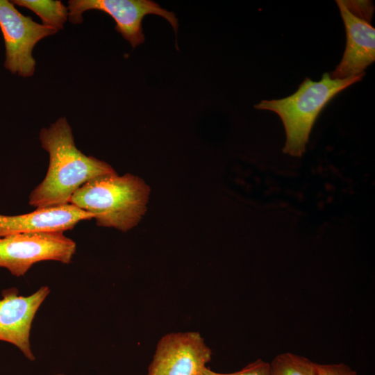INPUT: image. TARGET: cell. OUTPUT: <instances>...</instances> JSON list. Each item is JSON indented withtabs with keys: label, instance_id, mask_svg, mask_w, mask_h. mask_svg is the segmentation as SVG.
Wrapping results in <instances>:
<instances>
[{
	"label": "cell",
	"instance_id": "1",
	"mask_svg": "<svg viewBox=\"0 0 375 375\" xmlns=\"http://www.w3.org/2000/svg\"><path fill=\"white\" fill-rule=\"evenodd\" d=\"M39 138L49 153V164L44 178L29 195L28 203L36 209L68 204L75 191L88 181L115 173L109 164L78 149L65 117L42 128Z\"/></svg>",
	"mask_w": 375,
	"mask_h": 375
},
{
	"label": "cell",
	"instance_id": "2",
	"mask_svg": "<svg viewBox=\"0 0 375 375\" xmlns=\"http://www.w3.org/2000/svg\"><path fill=\"white\" fill-rule=\"evenodd\" d=\"M149 194L148 186L138 176L115 172L81 185L69 203L91 213L97 226L127 231L144 214Z\"/></svg>",
	"mask_w": 375,
	"mask_h": 375
},
{
	"label": "cell",
	"instance_id": "3",
	"mask_svg": "<svg viewBox=\"0 0 375 375\" xmlns=\"http://www.w3.org/2000/svg\"><path fill=\"white\" fill-rule=\"evenodd\" d=\"M363 76L333 79L328 73H324L319 81L306 78L293 94L281 99L263 100L255 108L273 111L281 117L286 133L283 152L301 157L306 151L313 124L324 107L338 93L361 81Z\"/></svg>",
	"mask_w": 375,
	"mask_h": 375
},
{
	"label": "cell",
	"instance_id": "4",
	"mask_svg": "<svg viewBox=\"0 0 375 375\" xmlns=\"http://www.w3.org/2000/svg\"><path fill=\"white\" fill-rule=\"evenodd\" d=\"M76 244L62 232L19 233L0 238V267L16 277L39 262H71Z\"/></svg>",
	"mask_w": 375,
	"mask_h": 375
},
{
	"label": "cell",
	"instance_id": "5",
	"mask_svg": "<svg viewBox=\"0 0 375 375\" xmlns=\"http://www.w3.org/2000/svg\"><path fill=\"white\" fill-rule=\"evenodd\" d=\"M344 22L347 44L343 57L331 78L345 79L365 75L375 60V30L371 25L374 5L370 1L337 0Z\"/></svg>",
	"mask_w": 375,
	"mask_h": 375
},
{
	"label": "cell",
	"instance_id": "6",
	"mask_svg": "<svg viewBox=\"0 0 375 375\" xmlns=\"http://www.w3.org/2000/svg\"><path fill=\"white\" fill-rule=\"evenodd\" d=\"M0 29L6 48L4 67L22 77L34 74L36 62L32 52L35 44L58 32L24 15L7 0H0Z\"/></svg>",
	"mask_w": 375,
	"mask_h": 375
},
{
	"label": "cell",
	"instance_id": "7",
	"mask_svg": "<svg viewBox=\"0 0 375 375\" xmlns=\"http://www.w3.org/2000/svg\"><path fill=\"white\" fill-rule=\"evenodd\" d=\"M68 19L73 24L83 22V13L98 10L109 15L115 22V30L134 48L144 41L142 22L147 15L154 14L165 18L174 31L178 20L172 12L162 8L150 0H70Z\"/></svg>",
	"mask_w": 375,
	"mask_h": 375
},
{
	"label": "cell",
	"instance_id": "8",
	"mask_svg": "<svg viewBox=\"0 0 375 375\" xmlns=\"http://www.w3.org/2000/svg\"><path fill=\"white\" fill-rule=\"evenodd\" d=\"M211 355L199 333H169L158 342L148 375H203Z\"/></svg>",
	"mask_w": 375,
	"mask_h": 375
},
{
	"label": "cell",
	"instance_id": "9",
	"mask_svg": "<svg viewBox=\"0 0 375 375\" xmlns=\"http://www.w3.org/2000/svg\"><path fill=\"white\" fill-rule=\"evenodd\" d=\"M50 292L42 286L28 296L19 295L16 288L5 289L0 299V341L15 345L31 361L33 353L30 335L35 316Z\"/></svg>",
	"mask_w": 375,
	"mask_h": 375
},
{
	"label": "cell",
	"instance_id": "10",
	"mask_svg": "<svg viewBox=\"0 0 375 375\" xmlns=\"http://www.w3.org/2000/svg\"><path fill=\"white\" fill-rule=\"evenodd\" d=\"M92 219L91 213L71 203L35 209L22 215L0 214V238L19 233H64L74 228L78 222Z\"/></svg>",
	"mask_w": 375,
	"mask_h": 375
},
{
	"label": "cell",
	"instance_id": "11",
	"mask_svg": "<svg viewBox=\"0 0 375 375\" xmlns=\"http://www.w3.org/2000/svg\"><path fill=\"white\" fill-rule=\"evenodd\" d=\"M11 2L32 10L40 17L43 25L50 26L57 31L63 28L68 19V8L61 1L13 0Z\"/></svg>",
	"mask_w": 375,
	"mask_h": 375
},
{
	"label": "cell",
	"instance_id": "12",
	"mask_svg": "<svg viewBox=\"0 0 375 375\" xmlns=\"http://www.w3.org/2000/svg\"><path fill=\"white\" fill-rule=\"evenodd\" d=\"M269 375H316L315 362L292 353H280L269 362Z\"/></svg>",
	"mask_w": 375,
	"mask_h": 375
},
{
	"label": "cell",
	"instance_id": "13",
	"mask_svg": "<svg viewBox=\"0 0 375 375\" xmlns=\"http://www.w3.org/2000/svg\"><path fill=\"white\" fill-rule=\"evenodd\" d=\"M203 375H269V362L258 359L245 366L241 370L233 373H218L206 367Z\"/></svg>",
	"mask_w": 375,
	"mask_h": 375
},
{
	"label": "cell",
	"instance_id": "14",
	"mask_svg": "<svg viewBox=\"0 0 375 375\" xmlns=\"http://www.w3.org/2000/svg\"><path fill=\"white\" fill-rule=\"evenodd\" d=\"M316 375H358L344 363L319 364L315 362Z\"/></svg>",
	"mask_w": 375,
	"mask_h": 375
},
{
	"label": "cell",
	"instance_id": "15",
	"mask_svg": "<svg viewBox=\"0 0 375 375\" xmlns=\"http://www.w3.org/2000/svg\"><path fill=\"white\" fill-rule=\"evenodd\" d=\"M55 375H65L64 374H55Z\"/></svg>",
	"mask_w": 375,
	"mask_h": 375
}]
</instances>
